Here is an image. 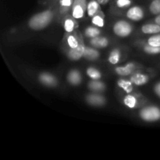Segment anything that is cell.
<instances>
[{
	"label": "cell",
	"instance_id": "1",
	"mask_svg": "<svg viewBox=\"0 0 160 160\" xmlns=\"http://www.w3.org/2000/svg\"><path fill=\"white\" fill-rule=\"evenodd\" d=\"M57 17L56 8L49 7L31 16L27 22L28 28L31 31H40L52 24Z\"/></svg>",
	"mask_w": 160,
	"mask_h": 160
},
{
	"label": "cell",
	"instance_id": "2",
	"mask_svg": "<svg viewBox=\"0 0 160 160\" xmlns=\"http://www.w3.org/2000/svg\"><path fill=\"white\" fill-rule=\"evenodd\" d=\"M139 118L146 123H156L160 120V107L155 105H146L140 108Z\"/></svg>",
	"mask_w": 160,
	"mask_h": 160
},
{
	"label": "cell",
	"instance_id": "3",
	"mask_svg": "<svg viewBox=\"0 0 160 160\" xmlns=\"http://www.w3.org/2000/svg\"><path fill=\"white\" fill-rule=\"evenodd\" d=\"M82 42H84V36L78 30L71 33H65L62 41V50L65 52L67 50L77 48Z\"/></svg>",
	"mask_w": 160,
	"mask_h": 160
},
{
	"label": "cell",
	"instance_id": "4",
	"mask_svg": "<svg viewBox=\"0 0 160 160\" xmlns=\"http://www.w3.org/2000/svg\"><path fill=\"white\" fill-rule=\"evenodd\" d=\"M134 31V26L126 20H119L112 26V32L117 37L125 38L131 35Z\"/></svg>",
	"mask_w": 160,
	"mask_h": 160
},
{
	"label": "cell",
	"instance_id": "5",
	"mask_svg": "<svg viewBox=\"0 0 160 160\" xmlns=\"http://www.w3.org/2000/svg\"><path fill=\"white\" fill-rule=\"evenodd\" d=\"M145 97L142 96L140 94L137 93H130L125 94L122 98V102L125 107L130 109H140L143 106H145Z\"/></svg>",
	"mask_w": 160,
	"mask_h": 160
},
{
	"label": "cell",
	"instance_id": "6",
	"mask_svg": "<svg viewBox=\"0 0 160 160\" xmlns=\"http://www.w3.org/2000/svg\"><path fill=\"white\" fill-rule=\"evenodd\" d=\"M141 68L142 66L140 64L134 62H128L123 65L117 66L114 68V72L119 77H130Z\"/></svg>",
	"mask_w": 160,
	"mask_h": 160
},
{
	"label": "cell",
	"instance_id": "7",
	"mask_svg": "<svg viewBox=\"0 0 160 160\" xmlns=\"http://www.w3.org/2000/svg\"><path fill=\"white\" fill-rule=\"evenodd\" d=\"M88 0H74L70 14L76 20H81L85 17Z\"/></svg>",
	"mask_w": 160,
	"mask_h": 160
},
{
	"label": "cell",
	"instance_id": "8",
	"mask_svg": "<svg viewBox=\"0 0 160 160\" xmlns=\"http://www.w3.org/2000/svg\"><path fill=\"white\" fill-rule=\"evenodd\" d=\"M125 16L131 21L138 22L143 20L145 16V12L143 8L141 6L132 5L126 10Z\"/></svg>",
	"mask_w": 160,
	"mask_h": 160
},
{
	"label": "cell",
	"instance_id": "9",
	"mask_svg": "<svg viewBox=\"0 0 160 160\" xmlns=\"http://www.w3.org/2000/svg\"><path fill=\"white\" fill-rule=\"evenodd\" d=\"M86 103L93 107H102L106 104V98L102 93L92 92L87 94L84 97Z\"/></svg>",
	"mask_w": 160,
	"mask_h": 160
},
{
	"label": "cell",
	"instance_id": "10",
	"mask_svg": "<svg viewBox=\"0 0 160 160\" xmlns=\"http://www.w3.org/2000/svg\"><path fill=\"white\" fill-rule=\"evenodd\" d=\"M38 81L45 87L55 88L59 84L58 78L49 72H41L38 75Z\"/></svg>",
	"mask_w": 160,
	"mask_h": 160
},
{
	"label": "cell",
	"instance_id": "11",
	"mask_svg": "<svg viewBox=\"0 0 160 160\" xmlns=\"http://www.w3.org/2000/svg\"><path fill=\"white\" fill-rule=\"evenodd\" d=\"M74 0H59L58 5L56 6V12H57V18L61 20L67 14L70 13L72 6H73Z\"/></svg>",
	"mask_w": 160,
	"mask_h": 160
},
{
	"label": "cell",
	"instance_id": "12",
	"mask_svg": "<svg viewBox=\"0 0 160 160\" xmlns=\"http://www.w3.org/2000/svg\"><path fill=\"white\" fill-rule=\"evenodd\" d=\"M60 22L65 33H71L78 29V20L72 17L70 13L61 19Z\"/></svg>",
	"mask_w": 160,
	"mask_h": 160
},
{
	"label": "cell",
	"instance_id": "13",
	"mask_svg": "<svg viewBox=\"0 0 160 160\" xmlns=\"http://www.w3.org/2000/svg\"><path fill=\"white\" fill-rule=\"evenodd\" d=\"M129 78L136 87H141V86L145 85L150 81L149 74L140 70L134 72L132 75L129 77Z\"/></svg>",
	"mask_w": 160,
	"mask_h": 160
},
{
	"label": "cell",
	"instance_id": "14",
	"mask_svg": "<svg viewBox=\"0 0 160 160\" xmlns=\"http://www.w3.org/2000/svg\"><path fill=\"white\" fill-rule=\"evenodd\" d=\"M85 47H86V45L84 44V42H82L81 44H80V45L78 47H77V48H73V49L67 50V51L64 52V53H65L67 57L70 60L78 61L83 58L84 50H85Z\"/></svg>",
	"mask_w": 160,
	"mask_h": 160
},
{
	"label": "cell",
	"instance_id": "15",
	"mask_svg": "<svg viewBox=\"0 0 160 160\" xmlns=\"http://www.w3.org/2000/svg\"><path fill=\"white\" fill-rule=\"evenodd\" d=\"M117 85L124 94L134 92V84L131 81L129 77H120L117 81Z\"/></svg>",
	"mask_w": 160,
	"mask_h": 160
},
{
	"label": "cell",
	"instance_id": "16",
	"mask_svg": "<svg viewBox=\"0 0 160 160\" xmlns=\"http://www.w3.org/2000/svg\"><path fill=\"white\" fill-rule=\"evenodd\" d=\"M67 81L72 86H79L82 82V74L78 69H71L67 73Z\"/></svg>",
	"mask_w": 160,
	"mask_h": 160
},
{
	"label": "cell",
	"instance_id": "17",
	"mask_svg": "<svg viewBox=\"0 0 160 160\" xmlns=\"http://www.w3.org/2000/svg\"><path fill=\"white\" fill-rule=\"evenodd\" d=\"M88 44L89 45L94 47V48L102 49V48H106L109 45V40L107 37H105L101 34V35L93 38L88 39Z\"/></svg>",
	"mask_w": 160,
	"mask_h": 160
},
{
	"label": "cell",
	"instance_id": "18",
	"mask_svg": "<svg viewBox=\"0 0 160 160\" xmlns=\"http://www.w3.org/2000/svg\"><path fill=\"white\" fill-rule=\"evenodd\" d=\"M87 88L92 92L102 93L106 91V85L101 80H90L88 82Z\"/></svg>",
	"mask_w": 160,
	"mask_h": 160
},
{
	"label": "cell",
	"instance_id": "19",
	"mask_svg": "<svg viewBox=\"0 0 160 160\" xmlns=\"http://www.w3.org/2000/svg\"><path fill=\"white\" fill-rule=\"evenodd\" d=\"M100 52L98 48H95L91 45H86L83 58L87 61L94 62L97 61L100 57Z\"/></svg>",
	"mask_w": 160,
	"mask_h": 160
},
{
	"label": "cell",
	"instance_id": "20",
	"mask_svg": "<svg viewBox=\"0 0 160 160\" xmlns=\"http://www.w3.org/2000/svg\"><path fill=\"white\" fill-rule=\"evenodd\" d=\"M101 10V5L99 4V2L97 0H89V1H88L87 11H86V16L88 17L92 18Z\"/></svg>",
	"mask_w": 160,
	"mask_h": 160
},
{
	"label": "cell",
	"instance_id": "21",
	"mask_svg": "<svg viewBox=\"0 0 160 160\" xmlns=\"http://www.w3.org/2000/svg\"><path fill=\"white\" fill-rule=\"evenodd\" d=\"M141 32L145 35H152V34L160 33V26L155 23H145L141 27Z\"/></svg>",
	"mask_w": 160,
	"mask_h": 160
},
{
	"label": "cell",
	"instance_id": "22",
	"mask_svg": "<svg viewBox=\"0 0 160 160\" xmlns=\"http://www.w3.org/2000/svg\"><path fill=\"white\" fill-rule=\"evenodd\" d=\"M138 47L140 48L144 52L148 55L155 56V55L160 54V47L152 46V45H148V44H147L144 41L138 42Z\"/></svg>",
	"mask_w": 160,
	"mask_h": 160
},
{
	"label": "cell",
	"instance_id": "23",
	"mask_svg": "<svg viewBox=\"0 0 160 160\" xmlns=\"http://www.w3.org/2000/svg\"><path fill=\"white\" fill-rule=\"evenodd\" d=\"M122 52L120 48H115L110 51L108 56V62L111 65H117L121 61Z\"/></svg>",
	"mask_w": 160,
	"mask_h": 160
},
{
	"label": "cell",
	"instance_id": "24",
	"mask_svg": "<svg viewBox=\"0 0 160 160\" xmlns=\"http://www.w3.org/2000/svg\"><path fill=\"white\" fill-rule=\"evenodd\" d=\"M102 34V30L101 28L95 27L94 25H90L85 28L84 31V37L87 38L91 39L93 38L97 37Z\"/></svg>",
	"mask_w": 160,
	"mask_h": 160
},
{
	"label": "cell",
	"instance_id": "25",
	"mask_svg": "<svg viewBox=\"0 0 160 160\" xmlns=\"http://www.w3.org/2000/svg\"><path fill=\"white\" fill-rule=\"evenodd\" d=\"M92 24L99 28H103L106 24V16L102 11H100L91 18Z\"/></svg>",
	"mask_w": 160,
	"mask_h": 160
},
{
	"label": "cell",
	"instance_id": "26",
	"mask_svg": "<svg viewBox=\"0 0 160 160\" xmlns=\"http://www.w3.org/2000/svg\"><path fill=\"white\" fill-rule=\"evenodd\" d=\"M86 75L90 78V80H101L102 78V72L95 67H88L86 69Z\"/></svg>",
	"mask_w": 160,
	"mask_h": 160
},
{
	"label": "cell",
	"instance_id": "27",
	"mask_svg": "<svg viewBox=\"0 0 160 160\" xmlns=\"http://www.w3.org/2000/svg\"><path fill=\"white\" fill-rule=\"evenodd\" d=\"M115 6L117 9H128L133 5V0H115Z\"/></svg>",
	"mask_w": 160,
	"mask_h": 160
},
{
	"label": "cell",
	"instance_id": "28",
	"mask_svg": "<svg viewBox=\"0 0 160 160\" xmlns=\"http://www.w3.org/2000/svg\"><path fill=\"white\" fill-rule=\"evenodd\" d=\"M148 11L154 16L160 14V0H152L148 6Z\"/></svg>",
	"mask_w": 160,
	"mask_h": 160
},
{
	"label": "cell",
	"instance_id": "29",
	"mask_svg": "<svg viewBox=\"0 0 160 160\" xmlns=\"http://www.w3.org/2000/svg\"><path fill=\"white\" fill-rule=\"evenodd\" d=\"M144 42H146L148 45H152V46L160 47V33L150 35L149 37H148L146 40L144 41Z\"/></svg>",
	"mask_w": 160,
	"mask_h": 160
},
{
	"label": "cell",
	"instance_id": "30",
	"mask_svg": "<svg viewBox=\"0 0 160 160\" xmlns=\"http://www.w3.org/2000/svg\"><path fill=\"white\" fill-rule=\"evenodd\" d=\"M153 92H154L155 95L160 98V81L156 82L153 86Z\"/></svg>",
	"mask_w": 160,
	"mask_h": 160
},
{
	"label": "cell",
	"instance_id": "31",
	"mask_svg": "<svg viewBox=\"0 0 160 160\" xmlns=\"http://www.w3.org/2000/svg\"><path fill=\"white\" fill-rule=\"evenodd\" d=\"M152 22L160 26V14H158V15H156V17H155V18L153 19Z\"/></svg>",
	"mask_w": 160,
	"mask_h": 160
},
{
	"label": "cell",
	"instance_id": "32",
	"mask_svg": "<svg viewBox=\"0 0 160 160\" xmlns=\"http://www.w3.org/2000/svg\"><path fill=\"white\" fill-rule=\"evenodd\" d=\"M97 1L99 2V4L101 5V6H106V4H108V3L109 2L110 0H97Z\"/></svg>",
	"mask_w": 160,
	"mask_h": 160
},
{
	"label": "cell",
	"instance_id": "33",
	"mask_svg": "<svg viewBox=\"0 0 160 160\" xmlns=\"http://www.w3.org/2000/svg\"><path fill=\"white\" fill-rule=\"evenodd\" d=\"M50 1H52V2H58V1H59V0H50Z\"/></svg>",
	"mask_w": 160,
	"mask_h": 160
}]
</instances>
